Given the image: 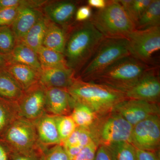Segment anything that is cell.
<instances>
[{"instance_id":"4fadbf2b","label":"cell","mask_w":160,"mask_h":160,"mask_svg":"<svg viewBox=\"0 0 160 160\" xmlns=\"http://www.w3.org/2000/svg\"><path fill=\"white\" fill-rule=\"evenodd\" d=\"M78 5L77 2L73 1H47L42 6V12L52 22L67 27L75 15Z\"/></svg>"},{"instance_id":"6da1fadb","label":"cell","mask_w":160,"mask_h":160,"mask_svg":"<svg viewBox=\"0 0 160 160\" xmlns=\"http://www.w3.org/2000/svg\"><path fill=\"white\" fill-rule=\"evenodd\" d=\"M105 38L89 20L67 27L63 54L67 66L76 76L89 62Z\"/></svg>"},{"instance_id":"8992f818","label":"cell","mask_w":160,"mask_h":160,"mask_svg":"<svg viewBox=\"0 0 160 160\" xmlns=\"http://www.w3.org/2000/svg\"><path fill=\"white\" fill-rule=\"evenodd\" d=\"M129 55L127 39L105 38L78 77L88 82L118 60Z\"/></svg>"},{"instance_id":"ac0fdd59","label":"cell","mask_w":160,"mask_h":160,"mask_svg":"<svg viewBox=\"0 0 160 160\" xmlns=\"http://www.w3.org/2000/svg\"><path fill=\"white\" fill-rule=\"evenodd\" d=\"M6 56L9 64H21L38 70L42 68L37 53L22 42H17L12 51Z\"/></svg>"},{"instance_id":"9c48e42d","label":"cell","mask_w":160,"mask_h":160,"mask_svg":"<svg viewBox=\"0 0 160 160\" xmlns=\"http://www.w3.org/2000/svg\"><path fill=\"white\" fill-rule=\"evenodd\" d=\"M131 143L137 149L157 151L160 143L159 115L147 118L133 126Z\"/></svg>"},{"instance_id":"f35d334b","label":"cell","mask_w":160,"mask_h":160,"mask_svg":"<svg viewBox=\"0 0 160 160\" xmlns=\"http://www.w3.org/2000/svg\"><path fill=\"white\" fill-rule=\"evenodd\" d=\"M11 153L8 146L0 139V160H10Z\"/></svg>"},{"instance_id":"f546056e","label":"cell","mask_w":160,"mask_h":160,"mask_svg":"<svg viewBox=\"0 0 160 160\" xmlns=\"http://www.w3.org/2000/svg\"><path fill=\"white\" fill-rule=\"evenodd\" d=\"M54 117L60 139L62 144L72 134L77 126L70 115Z\"/></svg>"},{"instance_id":"74e56055","label":"cell","mask_w":160,"mask_h":160,"mask_svg":"<svg viewBox=\"0 0 160 160\" xmlns=\"http://www.w3.org/2000/svg\"><path fill=\"white\" fill-rule=\"evenodd\" d=\"M94 160H112L108 149L105 146H98Z\"/></svg>"},{"instance_id":"8fae6325","label":"cell","mask_w":160,"mask_h":160,"mask_svg":"<svg viewBox=\"0 0 160 160\" xmlns=\"http://www.w3.org/2000/svg\"><path fill=\"white\" fill-rule=\"evenodd\" d=\"M158 68L152 67L146 71L133 86L124 92L126 98L158 103L160 82Z\"/></svg>"},{"instance_id":"5bb4252c","label":"cell","mask_w":160,"mask_h":160,"mask_svg":"<svg viewBox=\"0 0 160 160\" xmlns=\"http://www.w3.org/2000/svg\"><path fill=\"white\" fill-rule=\"evenodd\" d=\"M76 77L75 72L68 66L42 67L39 82L44 87L67 89Z\"/></svg>"},{"instance_id":"7402d4cb","label":"cell","mask_w":160,"mask_h":160,"mask_svg":"<svg viewBox=\"0 0 160 160\" xmlns=\"http://www.w3.org/2000/svg\"><path fill=\"white\" fill-rule=\"evenodd\" d=\"M24 93L22 88L8 72H0V98L16 103Z\"/></svg>"},{"instance_id":"d590c367","label":"cell","mask_w":160,"mask_h":160,"mask_svg":"<svg viewBox=\"0 0 160 160\" xmlns=\"http://www.w3.org/2000/svg\"><path fill=\"white\" fill-rule=\"evenodd\" d=\"M91 7L88 6H81L77 10L75 13V20L78 22H85L90 18L92 15Z\"/></svg>"},{"instance_id":"3957f363","label":"cell","mask_w":160,"mask_h":160,"mask_svg":"<svg viewBox=\"0 0 160 160\" xmlns=\"http://www.w3.org/2000/svg\"><path fill=\"white\" fill-rule=\"evenodd\" d=\"M153 67L129 55L118 60L88 82L104 85L124 93Z\"/></svg>"},{"instance_id":"d6a6232c","label":"cell","mask_w":160,"mask_h":160,"mask_svg":"<svg viewBox=\"0 0 160 160\" xmlns=\"http://www.w3.org/2000/svg\"><path fill=\"white\" fill-rule=\"evenodd\" d=\"M18 8H0V27L11 26L17 16Z\"/></svg>"},{"instance_id":"7c38bea8","label":"cell","mask_w":160,"mask_h":160,"mask_svg":"<svg viewBox=\"0 0 160 160\" xmlns=\"http://www.w3.org/2000/svg\"><path fill=\"white\" fill-rule=\"evenodd\" d=\"M112 111L121 115L132 126L150 117L160 115L158 103L126 99L117 104Z\"/></svg>"},{"instance_id":"277c9868","label":"cell","mask_w":160,"mask_h":160,"mask_svg":"<svg viewBox=\"0 0 160 160\" xmlns=\"http://www.w3.org/2000/svg\"><path fill=\"white\" fill-rule=\"evenodd\" d=\"M89 21L106 38H126L136 29L117 0L107 1L106 6L92 15Z\"/></svg>"},{"instance_id":"2e32d148","label":"cell","mask_w":160,"mask_h":160,"mask_svg":"<svg viewBox=\"0 0 160 160\" xmlns=\"http://www.w3.org/2000/svg\"><path fill=\"white\" fill-rule=\"evenodd\" d=\"M39 142L47 149L50 145H62L54 116L46 113L34 122Z\"/></svg>"},{"instance_id":"d4e9b609","label":"cell","mask_w":160,"mask_h":160,"mask_svg":"<svg viewBox=\"0 0 160 160\" xmlns=\"http://www.w3.org/2000/svg\"><path fill=\"white\" fill-rule=\"evenodd\" d=\"M160 1L152 0L151 3L140 18L136 25V29H144L160 26Z\"/></svg>"},{"instance_id":"ffe728a7","label":"cell","mask_w":160,"mask_h":160,"mask_svg":"<svg viewBox=\"0 0 160 160\" xmlns=\"http://www.w3.org/2000/svg\"><path fill=\"white\" fill-rule=\"evenodd\" d=\"M67 27H62L49 21L43 40V46L64 54Z\"/></svg>"},{"instance_id":"7a4b0ae2","label":"cell","mask_w":160,"mask_h":160,"mask_svg":"<svg viewBox=\"0 0 160 160\" xmlns=\"http://www.w3.org/2000/svg\"><path fill=\"white\" fill-rule=\"evenodd\" d=\"M67 90L76 102L89 106L98 115L112 111L119 103L128 99L122 92L104 85L86 82L78 77Z\"/></svg>"},{"instance_id":"30bf717a","label":"cell","mask_w":160,"mask_h":160,"mask_svg":"<svg viewBox=\"0 0 160 160\" xmlns=\"http://www.w3.org/2000/svg\"><path fill=\"white\" fill-rule=\"evenodd\" d=\"M16 104L19 117L34 122L46 113V88L37 83L24 91Z\"/></svg>"},{"instance_id":"9a60e30c","label":"cell","mask_w":160,"mask_h":160,"mask_svg":"<svg viewBox=\"0 0 160 160\" xmlns=\"http://www.w3.org/2000/svg\"><path fill=\"white\" fill-rule=\"evenodd\" d=\"M74 104L67 89H46V113L52 116L70 115Z\"/></svg>"},{"instance_id":"e0dca14e","label":"cell","mask_w":160,"mask_h":160,"mask_svg":"<svg viewBox=\"0 0 160 160\" xmlns=\"http://www.w3.org/2000/svg\"><path fill=\"white\" fill-rule=\"evenodd\" d=\"M43 15L39 8L19 7V11L15 20L10 26L17 42L22 40L26 33L31 29Z\"/></svg>"},{"instance_id":"8d00e7d4","label":"cell","mask_w":160,"mask_h":160,"mask_svg":"<svg viewBox=\"0 0 160 160\" xmlns=\"http://www.w3.org/2000/svg\"><path fill=\"white\" fill-rule=\"evenodd\" d=\"M137 160H160L157 151H147L136 149Z\"/></svg>"},{"instance_id":"60d3db41","label":"cell","mask_w":160,"mask_h":160,"mask_svg":"<svg viewBox=\"0 0 160 160\" xmlns=\"http://www.w3.org/2000/svg\"><path fill=\"white\" fill-rule=\"evenodd\" d=\"M9 65L6 56L0 53V72L6 70Z\"/></svg>"},{"instance_id":"484cf974","label":"cell","mask_w":160,"mask_h":160,"mask_svg":"<svg viewBox=\"0 0 160 160\" xmlns=\"http://www.w3.org/2000/svg\"><path fill=\"white\" fill-rule=\"evenodd\" d=\"M106 147L112 160H137L136 148L129 142H119Z\"/></svg>"},{"instance_id":"5b68a950","label":"cell","mask_w":160,"mask_h":160,"mask_svg":"<svg viewBox=\"0 0 160 160\" xmlns=\"http://www.w3.org/2000/svg\"><path fill=\"white\" fill-rule=\"evenodd\" d=\"M132 127L121 115L112 110L98 115L89 129L92 141L98 147L119 142L131 143Z\"/></svg>"},{"instance_id":"e575fe53","label":"cell","mask_w":160,"mask_h":160,"mask_svg":"<svg viewBox=\"0 0 160 160\" xmlns=\"http://www.w3.org/2000/svg\"><path fill=\"white\" fill-rule=\"evenodd\" d=\"M98 146L94 142L83 148L81 151L71 160H94Z\"/></svg>"},{"instance_id":"cb8c5ba5","label":"cell","mask_w":160,"mask_h":160,"mask_svg":"<svg viewBox=\"0 0 160 160\" xmlns=\"http://www.w3.org/2000/svg\"><path fill=\"white\" fill-rule=\"evenodd\" d=\"M70 116L77 127L87 129L92 126L98 117L89 106L75 101Z\"/></svg>"},{"instance_id":"603a6c76","label":"cell","mask_w":160,"mask_h":160,"mask_svg":"<svg viewBox=\"0 0 160 160\" xmlns=\"http://www.w3.org/2000/svg\"><path fill=\"white\" fill-rule=\"evenodd\" d=\"M49 21L43 14L20 42L24 43L37 53L43 46V40Z\"/></svg>"},{"instance_id":"44dd1931","label":"cell","mask_w":160,"mask_h":160,"mask_svg":"<svg viewBox=\"0 0 160 160\" xmlns=\"http://www.w3.org/2000/svg\"><path fill=\"white\" fill-rule=\"evenodd\" d=\"M92 142L89 129L77 127L62 145L71 160Z\"/></svg>"},{"instance_id":"1f68e13d","label":"cell","mask_w":160,"mask_h":160,"mask_svg":"<svg viewBox=\"0 0 160 160\" xmlns=\"http://www.w3.org/2000/svg\"><path fill=\"white\" fill-rule=\"evenodd\" d=\"M42 160H70V159L62 145H57L46 150Z\"/></svg>"},{"instance_id":"836d02e7","label":"cell","mask_w":160,"mask_h":160,"mask_svg":"<svg viewBox=\"0 0 160 160\" xmlns=\"http://www.w3.org/2000/svg\"><path fill=\"white\" fill-rule=\"evenodd\" d=\"M45 150L39 149L26 152H11L10 160H42Z\"/></svg>"},{"instance_id":"b9f144b4","label":"cell","mask_w":160,"mask_h":160,"mask_svg":"<svg viewBox=\"0 0 160 160\" xmlns=\"http://www.w3.org/2000/svg\"></svg>"},{"instance_id":"83f0119b","label":"cell","mask_w":160,"mask_h":160,"mask_svg":"<svg viewBox=\"0 0 160 160\" xmlns=\"http://www.w3.org/2000/svg\"><path fill=\"white\" fill-rule=\"evenodd\" d=\"M152 0H120L118 1L130 19L136 25Z\"/></svg>"},{"instance_id":"52a82bcc","label":"cell","mask_w":160,"mask_h":160,"mask_svg":"<svg viewBox=\"0 0 160 160\" xmlns=\"http://www.w3.org/2000/svg\"><path fill=\"white\" fill-rule=\"evenodd\" d=\"M0 139L11 152H26L39 149L46 150L40 145L34 122L17 118Z\"/></svg>"},{"instance_id":"4dcf8cb0","label":"cell","mask_w":160,"mask_h":160,"mask_svg":"<svg viewBox=\"0 0 160 160\" xmlns=\"http://www.w3.org/2000/svg\"><path fill=\"white\" fill-rule=\"evenodd\" d=\"M17 40L11 27H0V53L4 55L9 54L14 49Z\"/></svg>"},{"instance_id":"ab89813d","label":"cell","mask_w":160,"mask_h":160,"mask_svg":"<svg viewBox=\"0 0 160 160\" xmlns=\"http://www.w3.org/2000/svg\"><path fill=\"white\" fill-rule=\"evenodd\" d=\"M106 0H89L87 2L88 6L98 9H102L106 5Z\"/></svg>"},{"instance_id":"ba28073f","label":"cell","mask_w":160,"mask_h":160,"mask_svg":"<svg viewBox=\"0 0 160 160\" xmlns=\"http://www.w3.org/2000/svg\"><path fill=\"white\" fill-rule=\"evenodd\" d=\"M130 55L150 66H156L154 56L160 49V26L135 29L127 38Z\"/></svg>"},{"instance_id":"f1b7e54d","label":"cell","mask_w":160,"mask_h":160,"mask_svg":"<svg viewBox=\"0 0 160 160\" xmlns=\"http://www.w3.org/2000/svg\"><path fill=\"white\" fill-rule=\"evenodd\" d=\"M42 67H58L67 66L64 54L42 46L37 52Z\"/></svg>"},{"instance_id":"d6986e66","label":"cell","mask_w":160,"mask_h":160,"mask_svg":"<svg viewBox=\"0 0 160 160\" xmlns=\"http://www.w3.org/2000/svg\"><path fill=\"white\" fill-rule=\"evenodd\" d=\"M6 70L14 78L24 91L39 82L40 70L29 66L10 64Z\"/></svg>"},{"instance_id":"4316f807","label":"cell","mask_w":160,"mask_h":160,"mask_svg":"<svg viewBox=\"0 0 160 160\" xmlns=\"http://www.w3.org/2000/svg\"><path fill=\"white\" fill-rule=\"evenodd\" d=\"M19 117L16 103L0 98V138L12 123Z\"/></svg>"}]
</instances>
